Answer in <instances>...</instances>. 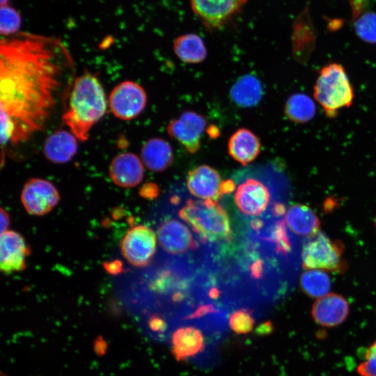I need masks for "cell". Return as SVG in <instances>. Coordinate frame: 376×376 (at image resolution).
Listing matches in <instances>:
<instances>
[{"instance_id": "1", "label": "cell", "mask_w": 376, "mask_h": 376, "mask_svg": "<svg viewBox=\"0 0 376 376\" xmlns=\"http://www.w3.org/2000/svg\"><path fill=\"white\" fill-rule=\"evenodd\" d=\"M75 63L58 39L17 33L0 43L1 145L42 131L59 100L66 101Z\"/></svg>"}, {"instance_id": "2", "label": "cell", "mask_w": 376, "mask_h": 376, "mask_svg": "<svg viewBox=\"0 0 376 376\" xmlns=\"http://www.w3.org/2000/svg\"><path fill=\"white\" fill-rule=\"evenodd\" d=\"M65 102L63 123L78 140L86 141L109 106L101 82L92 73L84 72L74 79Z\"/></svg>"}, {"instance_id": "3", "label": "cell", "mask_w": 376, "mask_h": 376, "mask_svg": "<svg viewBox=\"0 0 376 376\" xmlns=\"http://www.w3.org/2000/svg\"><path fill=\"white\" fill-rule=\"evenodd\" d=\"M179 217L189 224L203 243H227L233 233L226 210L213 199H187L178 210Z\"/></svg>"}, {"instance_id": "4", "label": "cell", "mask_w": 376, "mask_h": 376, "mask_svg": "<svg viewBox=\"0 0 376 376\" xmlns=\"http://www.w3.org/2000/svg\"><path fill=\"white\" fill-rule=\"evenodd\" d=\"M313 95L328 118H335L340 109L350 107L354 93L344 67L336 63L324 66L314 85Z\"/></svg>"}, {"instance_id": "5", "label": "cell", "mask_w": 376, "mask_h": 376, "mask_svg": "<svg viewBox=\"0 0 376 376\" xmlns=\"http://www.w3.org/2000/svg\"><path fill=\"white\" fill-rule=\"evenodd\" d=\"M345 246L338 240H331L319 230L308 237L301 251L302 266L306 269H320L343 274L348 265L343 258Z\"/></svg>"}, {"instance_id": "6", "label": "cell", "mask_w": 376, "mask_h": 376, "mask_svg": "<svg viewBox=\"0 0 376 376\" xmlns=\"http://www.w3.org/2000/svg\"><path fill=\"white\" fill-rule=\"evenodd\" d=\"M147 100L146 92L140 84L126 80L112 89L109 95L108 105L116 118L130 120L141 113Z\"/></svg>"}, {"instance_id": "7", "label": "cell", "mask_w": 376, "mask_h": 376, "mask_svg": "<svg viewBox=\"0 0 376 376\" xmlns=\"http://www.w3.org/2000/svg\"><path fill=\"white\" fill-rule=\"evenodd\" d=\"M157 246V236L152 229L144 225L130 228L120 243L123 258L136 267L148 265L152 259Z\"/></svg>"}, {"instance_id": "8", "label": "cell", "mask_w": 376, "mask_h": 376, "mask_svg": "<svg viewBox=\"0 0 376 376\" xmlns=\"http://www.w3.org/2000/svg\"><path fill=\"white\" fill-rule=\"evenodd\" d=\"M248 0H189L192 11L209 30H219L228 24Z\"/></svg>"}, {"instance_id": "9", "label": "cell", "mask_w": 376, "mask_h": 376, "mask_svg": "<svg viewBox=\"0 0 376 376\" xmlns=\"http://www.w3.org/2000/svg\"><path fill=\"white\" fill-rule=\"evenodd\" d=\"M20 200L27 213L40 217L48 214L58 205L60 195L52 182L32 178L24 185Z\"/></svg>"}, {"instance_id": "10", "label": "cell", "mask_w": 376, "mask_h": 376, "mask_svg": "<svg viewBox=\"0 0 376 376\" xmlns=\"http://www.w3.org/2000/svg\"><path fill=\"white\" fill-rule=\"evenodd\" d=\"M161 248L174 258H184L197 251V241L189 228L173 217L162 222L157 230Z\"/></svg>"}, {"instance_id": "11", "label": "cell", "mask_w": 376, "mask_h": 376, "mask_svg": "<svg viewBox=\"0 0 376 376\" xmlns=\"http://www.w3.org/2000/svg\"><path fill=\"white\" fill-rule=\"evenodd\" d=\"M206 118L194 111H185L169 121L168 134L178 141L188 152L194 154L201 148V136L206 127Z\"/></svg>"}, {"instance_id": "12", "label": "cell", "mask_w": 376, "mask_h": 376, "mask_svg": "<svg viewBox=\"0 0 376 376\" xmlns=\"http://www.w3.org/2000/svg\"><path fill=\"white\" fill-rule=\"evenodd\" d=\"M234 199L242 214L254 219L261 216L267 209L271 201V193L265 183L249 178L238 185Z\"/></svg>"}, {"instance_id": "13", "label": "cell", "mask_w": 376, "mask_h": 376, "mask_svg": "<svg viewBox=\"0 0 376 376\" xmlns=\"http://www.w3.org/2000/svg\"><path fill=\"white\" fill-rule=\"evenodd\" d=\"M30 253L31 249L20 233L10 230L1 233L0 269L3 273L8 274L24 270Z\"/></svg>"}, {"instance_id": "14", "label": "cell", "mask_w": 376, "mask_h": 376, "mask_svg": "<svg viewBox=\"0 0 376 376\" xmlns=\"http://www.w3.org/2000/svg\"><path fill=\"white\" fill-rule=\"evenodd\" d=\"M350 306L346 299L337 293H328L317 299L311 308V316L320 327L334 328L347 318Z\"/></svg>"}, {"instance_id": "15", "label": "cell", "mask_w": 376, "mask_h": 376, "mask_svg": "<svg viewBox=\"0 0 376 376\" xmlns=\"http://www.w3.org/2000/svg\"><path fill=\"white\" fill-rule=\"evenodd\" d=\"M141 159L134 153L123 152L116 155L109 167L111 181L123 188H132L139 185L144 176Z\"/></svg>"}, {"instance_id": "16", "label": "cell", "mask_w": 376, "mask_h": 376, "mask_svg": "<svg viewBox=\"0 0 376 376\" xmlns=\"http://www.w3.org/2000/svg\"><path fill=\"white\" fill-rule=\"evenodd\" d=\"M221 176L219 172L208 165H200L187 175L186 184L189 191L196 198L218 201L220 194Z\"/></svg>"}, {"instance_id": "17", "label": "cell", "mask_w": 376, "mask_h": 376, "mask_svg": "<svg viewBox=\"0 0 376 376\" xmlns=\"http://www.w3.org/2000/svg\"><path fill=\"white\" fill-rule=\"evenodd\" d=\"M77 140L70 130H56L46 138L42 148L43 154L52 163H68L77 152Z\"/></svg>"}, {"instance_id": "18", "label": "cell", "mask_w": 376, "mask_h": 376, "mask_svg": "<svg viewBox=\"0 0 376 376\" xmlns=\"http://www.w3.org/2000/svg\"><path fill=\"white\" fill-rule=\"evenodd\" d=\"M172 353L178 361L188 359L205 348V337L201 330L191 325L176 328L171 338Z\"/></svg>"}, {"instance_id": "19", "label": "cell", "mask_w": 376, "mask_h": 376, "mask_svg": "<svg viewBox=\"0 0 376 376\" xmlns=\"http://www.w3.org/2000/svg\"><path fill=\"white\" fill-rule=\"evenodd\" d=\"M259 138L247 128L237 130L228 141V152L236 162L246 165L253 162L260 153Z\"/></svg>"}, {"instance_id": "20", "label": "cell", "mask_w": 376, "mask_h": 376, "mask_svg": "<svg viewBox=\"0 0 376 376\" xmlns=\"http://www.w3.org/2000/svg\"><path fill=\"white\" fill-rule=\"evenodd\" d=\"M141 159L150 171L162 172L173 162V148L171 144L162 138H150L141 147Z\"/></svg>"}, {"instance_id": "21", "label": "cell", "mask_w": 376, "mask_h": 376, "mask_svg": "<svg viewBox=\"0 0 376 376\" xmlns=\"http://www.w3.org/2000/svg\"><path fill=\"white\" fill-rule=\"evenodd\" d=\"M284 221L291 232L299 236L308 237L320 230L318 217L306 205H292L286 212Z\"/></svg>"}, {"instance_id": "22", "label": "cell", "mask_w": 376, "mask_h": 376, "mask_svg": "<svg viewBox=\"0 0 376 376\" xmlns=\"http://www.w3.org/2000/svg\"><path fill=\"white\" fill-rule=\"evenodd\" d=\"M263 88L260 81L251 74L239 77L230 89V97L238 107L251 108L262 100Z\"/></svg>"}, {"instance_id": "23", "label": "cell", "mask_w": 376, "mask_h": 376, "mask_svg": "<svg viewBox=\"0 0 376 376\" xmlns=\"http://www.w3.org/2000/svg\"><path fill=\"white\" fill-rule=\"evenodd\" d=\"M173 51L177 57L187 63H199L207 57V51L203 39L196 33L179 36L173 40Z\"/></svg>"}, {"instance_id": "24", "label": "cell", "mask_w": 376, "mask_h": 376, "mask_svg": "<svg viewBox=\"0 0 376 376\" xmlns=\"http://www.w3.org/2000/svg\"><path fill=\"white\" fill-rule=\"evenodd\" d=\"M284 113L290 120L296 123H305L314 118L316 107L309 96L297 93L287 100Z\"/></svg>"}, {"instance_id": "25", "label": "cell", "mask_w": 376, "mask_h": 376, "mask_svg": "<svg viewBox=\"0 0 376 376\" xmlns=\"http://www.w3.org/2000/svg\"><path fill=\"white\" fill-rule=\"evenodd\" d=\"M285 221H278L267 230L256 233L260 240L273 248L278 254L286 255L292 250V243L288 235Z\"/></svg>"}, {"instance_id": "26", "label": "cell", "mask_w": 376, "mask_h": 376, "mask_svg": "<svg viewBox=\"0 0 376 376\" xmlns=\"http://www.w3.org/2000/svg\"><path fill=\"white\" fill-rule=\"evenodd\" d=\"M300 287L308 297L318 299L329 293L331 280L325 271L307 269L301 275Z\"/></svg>"}, {"instance_id": "27", "label": "cell", "mask_w": 376, "mask_h": 376, "mask_svg": "<svg viewBox=\"0 0 376 376\" xmlns=\"http://www.w3.org/2000/svg\"><path fill=\"white\" fill-rule=\"evenodd\" d=\"M352 19L355 33L362 41L376 43V11L363 8L352 13Z\"/></svg>"}, {"instance_id": "28", "label": "cell", "mask_w": 376, "mask_h": 376, "mask_svg": "<svg viewBox=\"0 0 376 376\" xmlns=\"http://www.w3.org/2000/svg\"><path fill=\"white\" fill-rule=\"evenodd\" d=\"M22 23L19 13L8 4L1 6L0 11V32L6 37L17 33Z\"/></svg>"}, {"instance_id": "29", "label": "cell", "mask_w": 376, "mask_h": 376, "mask_svg": "<svg viewBox=\"0 0 376 376\" xmlns=\"http://www.w3.org/2000/svg\"><path fill=\"white\" fill-rule=\"evenodd\" d=\"M254 324L255 320L247 309H237L229 315L228 325L237 334H249L253 329Z\"/></svg>"}, {"instance_id": "30", "label": "cell", "mask_w": 376, "mask_h": 376, "mask_svg": "<svg viewBox=\"0 0 376 376\" xmlns=\"http://www.w3.org/2000/svg\"><path fill=\"white\" fill-rule=\"evenodd\" d=\"M356 371L359 376H376V340L366 349Z\"/></svg>"}, {"instance_id": "31", "label": "cell", "mask_w": 376, "mask_h": 376, "mask_svg": "<svg viewBox=\"0 0 376 376\" xmlns=\"http://www.w3.org/2000/svg\"><path fill=\"white\" fill-rule=\"evenodd\" d=\"M246 273L253 281H260L265 273V263L262 257L251 256L246 263Z\"/></svg>"}, {"instance_id": "32", "label": "cell", "mask_w": 376, "mask_h": 376, "mask_svg": "<svg viewBox=\"0 0 376 376\" xmlns=\"http://www.w3.org/2000/svg\"><path fill=\"white\" fill-rule=\"evenodd\" d=\"M159 194L158 186L153 182H147L144 184L139 189V195L148 200H153Z\"/></svg>"}, {"instance_id": "33", "label": "cell", "mask_w": 376, "mask_h": 376, "mask_svg": "<svg viewBox=\"0 0 376 376\" xmlns=\"http://www.w3.org/2000/svg\"><path fill=\"white\" fill-rule=\"evenodd\" d=\"M105 270L110 274H118L123 270V264L120 260L105 262L103 264Z\"/></svg>"}, {"instance_id": "34", "label": "cell", "mask_w": 376, "mask_h": 376, "mask_svg": "<svg viewBox=\"0 0 376 376\" xmlns=\"http://www.w3.org/2000/svg\"><path fill=\"white\" fill-rule=\"evenodd\" d=\"M235 189V184L233 180L227 179L221 181L220 185V194L221 196L231 194Z\"/></svg>"}, {"instance_id": "35", "label": "cell", "mask_w": 376, "mask_h": 376, "mask_svg": "<svg viewBox=\"0 0 376 376\" xmlns=\"http://www.w3.org/2000/svg\"><path fill=\"white\" fill-rule=\"evenodd\" d=\"M0 217H1V233H3L8 230V228L10 224V214L3 207L1 208Z\"/></svg>"}, {"instance_id": "36", "label": "cell", "mask_w": 376, "mask_h": 376, "mask_svg": "<svg viewBox=\"0 0 376 376\" xmlns=\"http://www.w3.org/2000/svg\"><path fill=\"white\" fill-rule=\"evenodd\" d=\"M272 214L274 217H281L285 213V207L281 203H275L273 204L272 210Z\"/></svg>"}, {"instance_id": "37", "label": "cell", "mask_w": 376, "mask_h": 376, "mask_svg": "<svg viewBox=\"0 0 376 376\" xmlns=\"http://www.w3.org/2000/svg\"><path fill=\"white\" fill-rule=\"evenodd\" d=\"M272 326L270 322H267L259 326L257 329V331L260 334H267L268 331H271Z\"/></svg>"}, {"instance_id": "38", "label": "cell", "mask_w": 376, "mask_h": 376, "mask_svg": "<svg viewBox=\"0 0 376 376\" xmlns=\"http://www.w3.org/2000/svg\"><path fill=\"white\" fill-rule=\"evenodd\" d=\"M219 132V131L218 130L217 127L214 126H211L207 130V133L212 138L217 137Z\"/></svg>"}, {"instance_id": "39", "label": "cell", "mask_w": 376, "mask_h": 376, "mask_svg": "<svg viewBox=\"0 0 376 376\" xmlns=\"http://www.w3.org/2000/svg\"><path fill=\"white\" fill-rule=\"evenodd\" d=\"M9 0H1V5L4 6L7 5Z\"/></svg>"}, {"instance_id": "40", "label": "cell", "mask_w": 376, "mask_h": 376, "mask_svg": "<svg viewBox=\"0 0 376 376\" xmlns=\"http://www.w3.org/2000/svg\"><path fill=\"white\" fill-rule=\"evenodd\" d=\"M375 228H376V219H375Z\"/></svg>"}]
</instances>
